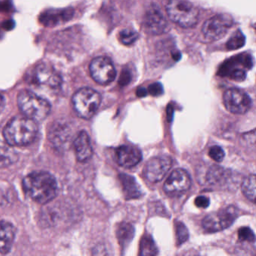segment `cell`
Segmentation results:
<instances>
[{
  "label": "cell",
  "mask_w": 256,
  "mask_h": 256,
  "mask_svg": "<svg viewBox=\"0 0 256 256\" xmlns=\"http://www.w3.org/2000/svg\"><path fill=\"white\" fill-rule=\"evenodd\" d=\"M238 238L240 240L246 242H254L256 240L254 232L248 227H242L238 230Z\"/></svg>",
  "instance_id": "27"
},
{
  "label": "cell",
  "mask_w": 256,
  "mask_h": 256,
  "mask_svg": "<svg viewBox=\"0 0 256 256\" xmlns=\"http://www.w3.org/2000/svg\"><path fill=\"white\" fill-rule=\"evenodd\" d=\"M16 232V228L12 223L0 221V253L7 254L11 251Z\"/></svg>",
  "instance_id": "15"
},
{
  "label": "cell",
  "mask_w": 256,
  "mask_h": 256,
  "mask_svg": "<svg viewBox=\"0 0 256 256\" xmlns=\"http://www.w3.org/2000/svg\"><path fill=\"white\" fill-rule=\"evenodd\" d=\"M116 236L120 244L125 248L132 240L134 236V228L132 224L128 222H122L118 226Z\"/></svg>",
  "instance_id": "21"
},
{
  "label": "cell",
  "mask_w": 256,
  "mask_h": 256,
  "mask_svg": "<svg viewBox=\"0 0 256 256\" xmlns=\"http://www.w3.org/2000/svg\"><path fill=\"white\" fill-rule=\"evenodd\" d=\"M90 72L92 79L100 84H108L116 78V68L112 60L107 56L94 58L90 65Z\"/></svg>",
  "instance_id": "8"
},
{
  "label": "cell",
  "mask_w": 256,
  "mask_h": 256,
  "mask_svg": "<svg viewBox=\"0 0 256 256\" xmlns=\"http://www.w3.org/2000/svg\"><path fill=\"white\" fill-rule=\"evenodd\" d=\"M223 102L228 112L238 114H245L252 106L251 98L248 94L236 88H232L224 92Z\"/></svg>",
  "instance_id": "9"
},
{
  "label": "cell",
  "mask_w": 256,
  "mask_h": 256,
  "mask_svg": "<svg viewBox=\"0 0 256 256\" xmlns=\"http://www.w3.org/2000/svg\"><path fill=\"white\" fill-rule=\"evenodd\" d=\"M136 94H137L138 96L140 97H145L148 94V90H146L145 88H140L137 90V92H136Z\"/></svg>",
  "instance_id": "33"
},
{
  "label": "cell",
  "mask_w": 256,
  "mask_h": 256,
  "mask_svg": "<svg viewBox=\"0 0 256 256\" xmlns=\"http://www.w3.org/2000/svg\"><path fill=\"white\" fill-rule=\"evenodd\" d=\"M176 236L178 245H181L188 239V229L180 222H178L176 224Z\"/></svg>",
  "instance_id": "26"
},
{
  "label": "cell",
  "mask_w": 256,
  "mask_h": 256,
  "mask_svg": "<svg viewBox=\"0 0 256 256\" xmlns=\"http://www.w3.org/2000/svg\"><path fill=\"white\" fill-rule=\"evenodd\" d=\"M38 130L36 121L26 116L16 118L5 127L4 136L11 146H26L35 140Z\"/></svg>",
  "instance_id": "2"
},
{
  "label": "cell",
  "mask_w": 256,
  "mask_h": 256,
  "mask_svg": "<svg viewBox=\"0 0 256 256\" xmlns=\"http://www.w3.org/2000/svg\"><path fill=\"white\" fill-rule=\"evenodd\" d=\"M145 28L152 35H161L167 32L168 23L161 10L157 7H151L144 19Z\"/></svg>",
  "instance_id": "12"
},
{
  "label": "cell",
  "mask_w": 256,
  "mask_h": 256,
  "mask_svg": "<svg viewBox=\"0 0 256 256\" xmlns=\"http://www.w3.org/2000/svg\"><path fill=\"white\" fill-rule=\"evenodd\" d=\"M191 178L184 169L176 168L172 172L164 184V191L170 196L182 194L191 187Z\"/></svg>",
  "instance_id": "10"
},
{
  "label": "cell",
  "mask_w": 256,
  "mask_h": 256,
  "mask_svg": "<svg viewBox=\"0 0 256 256\" xmlns=\"http://www.w3.org/2000/svg\"><path fill=\"white\" fill-rule=\"evenodd\" d=\"M233 18L229 14H216L204 24L202 32L208 40L217 41L227 34L228 31L233 26Z\"/></svg>",
  "instance_id": "7"
},
{
  "label": "cell",
  "mask_w": 256,
  "mask_h": 256,
  "mask_svg": "<svg viewBox=\"0 0 256 256\" xmlns=\"http://www.w3.org/2000/svg\"><path fill=\"white\" fill-rule=\"evenodd\" d=\"M148 94H150L152 96H158L164 92L162 85L160 83H154L150 85L148 90Z\"/></svg>",
  "instance_id": "30"
},
{
  "label": "cell",
  "mask_w": 256,
  "mask_h": 256,
  "mask_svg": "<svg viewBox=\"0 0 256 256\" xmlns=\"http://www.w3.org/2000/svg\"><path fill=\"white\" fill-rule=\"evenodd\" d=\"M138 38V34L131 29L124 30L119 34V40L125 46L133 44Z\"/></svg>",
  "instance_id": "25"
},
{
  "label": "cell",
  "mask_w": 256,
  "mask_h": 256,
  "mask_svg": "<svg viewBox=\"0 0 256 256\" xmlns=\"http://www.w3.org/2000/svg\"><path fill=\"white\" fill-rule=\"evenodd\" d=\"M12 146L0 140V168L7 167L17 162L18 156Z\"/></svg>",
  "instance_id": "19"
},
{
  "label": "cell",
  "mask_w": 256,
  "mask_h": 256,
  "mask_svg": "<svg viewBox=\"0 0 256 256\" xmlns=\"http://www.w3.org/2000/svg\"><path fill=\"white\" fill-rule=\"evenodd\" d=\"M226 74L232 80L238 82H242L246 78V72L245 70L240 68H234L232 71L228 72Z\"/></svg>",
  "instance_id": "28"
},
{
  "label": "cell",
  "mask_w": 256,
  "mask_h": 256,
  "mask_svg": "<svg viewBox=\"0 0 256 256\" xmlns=\"http://www.w3.org/2000/svg\"><path fill=\"white\" fill-rule=\"evenodd\" d=\"M166 11L169 18L182 28H192L198 20V10L188 0H168Z\"/></svg>",
  "instance_id": "4"
},
{
  "label": "cell",
  "mask_w": 256,
  "mask_h": 256,
  "mask_svg": "<svg viewBox=\"0 0 256 256\" xmlns=\"http://www.w3.org/2000/svg\"><path fill=\"white\" fill-rule=\"evenodd\" d=\"M115 156L118 164L124 168L137 166L142 160V154L138 148L130 145H122L115 150Z\"/></svg>",
  "instance_id": "14"
},
{
  "label": "cell",
  "mask_w": 256,
  "mask_h": 256,
  "mask_svg": "<svg viewBox=\"0 0 256 256\" xmlns=\"http://www.w3.org/2000/svg\"><path fill=\"white\" fill-rule=\"evenodd\" d=\"M209 156L212 160L220 162L224 160V152L221 146H214L210 149Z\"/></svg>",
  "instance_id": "29"
},
{
  "label": "cell",
  "mask_w": 256,
  "mask_h": 256,
  "mask_svg": "<svg viewBox=\"0 0 256 256\" xmlns=\"http://www.w3.org/2000/svg\"><path fill=\"white\" fill-rule=\"evenodd\" d=\"M119 178L122 184L126 198H138L142 196L140 186L132 176L126 174H120L119 175Z\"/></svg>",
  "instance_id": "18"
},
{
  "label": "cell",
  "mask_w": 256,
  "mask_h": 256,
  "mask_svg": "<svg viewBox=\"0 0 256 256\" xmlns=\"http://www.w3.org/2000/svg\"><path fill=\"white\" fill-rule=\"evenodd\" d=\"M5 98H4L2 95H0V113L4 110V108H5Z\"/></svg>",
  "instance_id": "34"
},
{
  "label": "cell",
  "mask_w": 256,
  "mask_h": 256,
  "mask_svg": "<svg viewBox=\"0 0 256 256\" xmlns=\"http://www.w3.org/2000/svg\"><path fill=\"white\" fill-rule=\"evenodd\" d=\"M100 92L91 88L79 90L72 97L73 106L78 114L84 119H90L101 104Z\"/></svg>",
  "instance_id": "5"
},
{
  "label": "cell",
  "mask_w": 256,
  "mask_h": 256,
  "mask_svg": "<svg viewBox=\"0 0 256 256\" xmlns=\"http://www.w3.org/2000/svg\"><path fill=\"white\" fill-rule=\"evenodd\" d=\"M36 82L38 84L55 89L62 84L60 74L47 64H40L36 68Z\"/></svg>",
  "instance_id": "13"
},
{
  "label": "cell",
  "mask_w": 256,
  "mask_h": 256,
  "mask_svg": "<svg viewBox=\"0 0 256 256\" xmlns=\"http://www.w3.org/2000/svg\"><path fill=\"white\" fill-rule=\"evenodd\" d=\"M23 186L26 196L40 204L50 202L58 193L56 179L46 172L30 174L24 179Z\"/></svg>",
  "instance_id": "1"
},
{
  "label": "cell",
  "mask_w": 256,
  "mask_h": 256,
  "mask_svg": "<svg viewBox=\"0 0 256 256\" xmlns=\"http://www.w3.org/2000/svg\"><path fill=\"white\" fill-rule=\"evenodd\" d=\"M256 178L254 174L248 175L244 179L242 184V192L244 196L252 202H256Z\"/></svg>",
  "instance_id": "22"
},
{
  "label": "cell",
  "mask_w": 256,
  "mask_h": 256,
  "mask_svg": "<svg viewBox=\"0 0 256 256\" xmlns=\"http://www.w3.org/2000/svg\"><path fill=\"white\" fill-rule=\"evenodd\" d=\"M158 253L155 242L150 235L144 236L140 242V256H155Z\"/></svg>",
  "instance_id": "23"
},
{
  "label": "cell",
  "mask_w": 256,
  "mask_h": 256,
  "mask_svg": "<svg viewBox=\"0 0 256 256\" xmlns=\"http://www.w3.org/2000/svg\"><path fill=\"white\" fill-rule=\"evenodd\" d=\"M76 157L80 162H84L90 158L92 155V148L90 139L85 131H82L74 140Z\"/></svg>",
  "instance_id": "16"
},
{
  "label": "cell",
  "mask_w": 256,
  "mask_h": 256,
  "mask_svg": "<svg viewBox=\"0 0 256 256\" xmlns=\"http://www.w3.org/2000/svg\"><path fill=\"white\" fill-rule=\"evenodd\" d=\"M49 138L56 148H64L70 140V128L66 124H54L50 130Z\"/></svg>",
  "instance_id": "17"
},
{
  "label": "cell",
  "mask_w": 256,
  "mask_h": 256,
  "mask_svg": "<svg viewBox=\"0 0 256 256\" xmlns=\"http://www.w3.org/2000/svg\"><path fill=\"white\" fill-rule=\"evenodd\" d=\"M172 166V161L170 157L166 156L154 157L146 163L145 176L150 182H160L170 170Z\"/></svg>",
  "instance_id": "11"
},
{
  "label": "cell",
  "mask_w": 256,
  "mask_h": 256,
  "mask_svg": "<svg viewBox=\"0 0 256 256\" xmlns=\"http://www.w3.org/2000/svg\"><path fill=\"white\" fill-rule=\"evenodd\" d=\"M245 36L240 30H236L229 38L227 42V48L229 50H236L245 44Z\"/></svg>",
  "instance_id": "24"
},
{
  "label": "cell",
  "mask_w": 256,
  "mask_h": 256,
  "mask_svg": "<svg viewBox=\"0 0 256 256\" xmlns=\"http://www.w3.org/2000/svg\"><path fill=\"white\" fill-rule=\"evenodd\" d=\"M194 204H196V205L198 208H204V209H205V208L209 206V198L204 196H198V197L196 198V200H194Z\"/></svg>",
  "instance_id": "31"
},
{
  "label": "cell",
  "mask_w": 256,
  "mask_h": 256,
  "mask_svg": "<svg viewBox=\"0 0 256 256\" xmlns=\"http://www.w3.org/2000/svg\"><path fill=\"white\" fill-rule=\"evenodd\" d=\"M18 104L26 118L35 121L43 120L50 114V103L32 91L20 92L18 96Z\"/></svg>",
  "instance_id": "3"
},
{
  "label": "cell",
  "mask_w": 256,
  "mask_h": 256,
  "mask_svg": "<svg viewBox=\"0 0 256 256\" xmlns=\"http://www.w3.org/2000/svg\"><path fill=\"white\" fill-rule=\"evenodd\" d=\"M228 174L227 170L221 166H211L206 173V182L210 185H220L228 178Z\"/></svg>",
  "instance_id": "20"
},
{
  "label": "cell",
  "mask_w": 256,
  "mask_h": 256,
  "mask_svg": "<svg viewBox=\"0 0 256 256\" xmlns=\"http://www.w3.org/2000/svg\"><path fill=\"white\" fill-rule=\"evenodd\" d=\"M238 216V209L235 206H228L205 216L202 226L209 233L220 232L230 227Z\"/></svg>",
  "instance_id": "6"
},
{
  "label": "cell",
  "mask_w": 256,
  "mask_h": 256,
  "mask_svg": "<svg viewBox=\"0 0 256 256\" xmlns=\"http://www.w3.org/2000/svg\"><path fill=\"white\" fill-rule=\"evenodd\" d=\"M130 82V76L128 72H122V74H121L120 80V84L122 86H126Z\"/></svg>",
  "instance_id": "32"
}]
</instances>
